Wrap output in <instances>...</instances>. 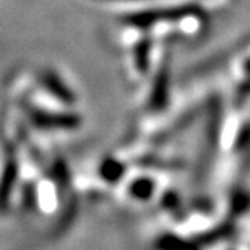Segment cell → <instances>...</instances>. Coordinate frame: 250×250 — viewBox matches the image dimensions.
I'll list each match as a JSON object with an SVG mask.
<instances>
[{"instance_id":"3957f363","label":"cell","mask_w":250,"mask_h":250,"mask_svg":"<svg viewBox=\"0 0 250 250\" xmlns=\"http://www.w3.org/2000/svg\"><path fill=\"white\" fill-rule=\"evenodd\" d=\"M13 179H15V166L10 164L8 166V171L5 172V179L0 182V203H5L7 202V197L12 190L13 186Z\"/></svg>"},{"instance_id":"277c9868","label":"cell","mask_w":250,"mask_h":250,"mask_svg":"<svg viewBox=\"0 0 250 250\" xmlns=\"http://www.w3.org/2000/svg\"><path fill=\"white\" fill-rule=\"evenodd\" d=\"M122 171H124V169L114 161H106V163H104V166L101 167L103 176L106 177L107 181H114V179H117V174L122 172ZM119 176H121V174H119Z\"/></svg>"},{"instance_id":"7a4b0ae2","label":"cell","mask_w":250,"mask_h":250,"mask_svg":"<svg viewBox=\"0 0 250 250\" xmlns=\"http://www.w3.org/2000/svg\"><path fill=\"white\" fill-rule=\"evenodd\" d=\"M42 82H44V86H46L49 91H51L54 96L61 99L62 103H73L75 101V98H73V93L70 91V89L65 86L63 82L59 77H56L54 73H46L44 75V78H42Z\"/></svg>"},{"instance_id":"6da1fadb","label":"cell","mask_w":250,"mask_h":250,"mask_svg":"<svg viewBox=\"0 0 250 250\" xmlns=\"http://www.w3.org/2000/svg\"><path fill=\"white\" fill-rule=\"evenodd\" d=\"M34 124L39 127L46 128H72L78 125V117L68 116V114H46V112H36L34 114Z\"/></svg>"}]
</instances>
